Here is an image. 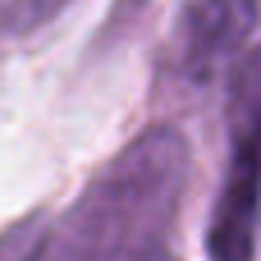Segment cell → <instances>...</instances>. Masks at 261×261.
<instances>
[{
    "label": "cell",
    "instance_id": "1",
    "mask_svg": "<svg viewBox=\"0 0 261 261\" xmlns=\"http://www.w3.org/2000/svg\"><path fill=\"white\" fill-rule=\"evenodd\" d=\"M188 147L174 128L128 142L50 229L41 261H174Z\"/></svg>",
    "mask_w": 261,
    "mask_h": 261
},
{
    "label": "cell",
    "instance_id": "2",
    "mask_svg": "<svg viewBox=\"0 0 261 261\" xmlns=\"http://www.w3.org/2000/svg\"><path fill=\"white\" fill-rule=\"evenodd\" d=\"M261 239V46L234 64L229 78V161L211 206L206 257L257 261Z\"/></svg>",
    "mask_w": 261,
    "mask_h": 261
},
{
    "label": "cell",
    "instance_id": "3",
    "mask_svg": "<svg viewBox=\"0 0 261 261\" xmlns=\"http://www.w3.org/2000/svg\"><path fill=\"white\" fill-rule=\"evenodd\" d=\"M261 0H188L174 28V69L188 83H211L239 60L257 28Z\"/></svg>",
    "mask_w": 261,
    "mask_h": 261
},
{
    "label": "cell",
    "instance_id": "4",
    "mask_svg": "<svg viewBox=\"0 0 261 261\" xmlns=\"http://www.w3.org/2000/svg\"><path fill=\"white\" fill-rule=\"evenodd\" d=\"M46 239H50V220L41 211L37 216H23L18 225H9L0 234V261H41Z\"/></svg>",
    "mask_w": 261,
    "mask_h": 261
},
{
    "label": "cell",
    "instance_id": "5",
    "mask_svg": "<svg viewBox=\"0 0 261 261\" xmlns=\"http://www.w3.org/2000/svg\"><path fill=\"white\" fill-rule=\"evenodd\" d=\"M69 0H0V28L5 32H32L46 18H55Z\"/></svg>",
    "mask_w": 261,
    "mask_h": 261
}]
</instances>
